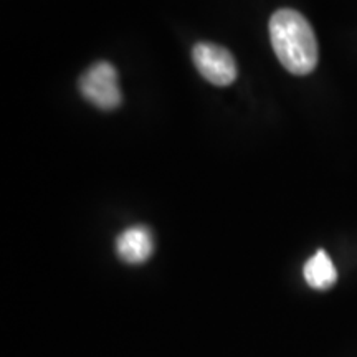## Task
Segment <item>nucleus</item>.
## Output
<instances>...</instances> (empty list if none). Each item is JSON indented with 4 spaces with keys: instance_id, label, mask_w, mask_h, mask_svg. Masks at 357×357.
Segmentation results:
<instances>
[{
    "instance_id": "f03ea898",
    "label": "nucleus",
    "mask_w": 357,
    "mask_h": 357,
    "mask_svg": "<svg viewBox=\"0 0 357 357\" xmlns=\"http://www.w3.org/2000/svg\"><path fill=\"white\" fill-rule=\"evenodd\" d=\"M79 91L84 100L102 111L116 109L123 101L118 71L108 61H98L79 78Z\"/></svg>"
},
{
    "instance_id": "f257e3e1",
    "label": "nucleus",
    "mask_w": 357,
    "mask_h": 357,
    "mask_svg": "<svg viewBox=\"0 0 357 357\" xmlns=\"http://www.w3.org/2000/svg\"><path fill=\"white\" fill-rule=\"evenodd\" d=\"M270 40L280 63L293 75H307L318 65V42L305 17L293 8H280L270 19Z\"/></svg>"
},
{
    "instance_id": "20e7f679",
    "label": "nucleus",
    "mask_w": 357,
    "mask_h": 357,
    "mask_svg": "<svg viewBox=\"0 0 357 357\" xmlns=\"http://www.w3.org/2000/svg\"><path fill=\"white\" fill-rule=\"evenodd\" d=\"M154 252V240L149 229L142 225L129 227L116 238V253L123 261L139 265L151 258Z\"/></svg>"
},
{
    "instance_id": "7ed1b4c3",
    "label": "nucleus",
    "mask_w": 357,
    "mask_h": 357,
    "mask_svg": "<svg viewBox=\"0 0 357 357\" xmlns=\"http://www.w3.org/2000/svg\"><path fill=\"white\" fill-rule=\"evenodd\" d=\"M192 60L200 75L215 86H229L236 78V65L227 48L213 43H197Z\"/></svg>"
},
{
    "instance_id": "39448f33",
    "label": "nucleus",
    "mask_w": 357,
    "mask_h": 357,
    "mask_svg": "<svg viewBox=\"0 0 357 357\" xmlns=\"http://www.w3.org/2000/svg\"><path fill=\"white\" fill-rule=\"evenodd\" d=\"M305 280L314 289H329L337 281L336 266L324 250H319L306 261Z\"/></svg>"
}]
</instances>
